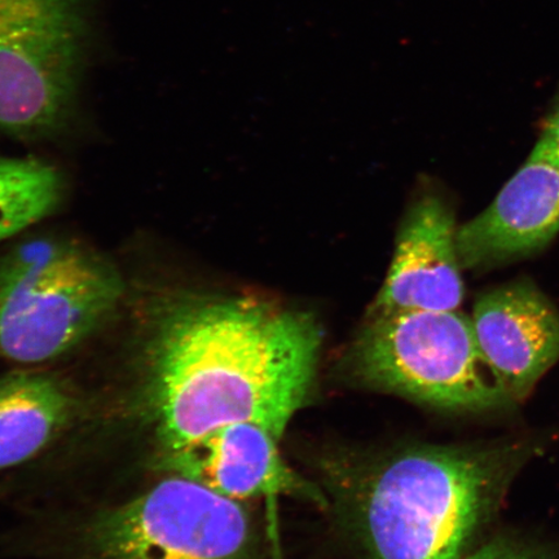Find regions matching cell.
<instances>
[{
    "mask_svg": "<svg viewBox=\"0 0 559 559\" xmlns=\"http://www.w3.org/2000/svg\"><path fill=\"white\" fill-rule=\"evenodd\" d=\"M150 321L163 451L237 423L280 440L309 402L323 342L311 314L250 298L171 295L157 299Z\"/></svg>",
    "mask_w": 559,
    "mask_h": 559,
    "instance_id": "6da1fadb",
    "label": "cell"
},
{
    "mask_svg": "<svg viewBox=\"0 0 559 559\" xmlns=\"http://www.w3.org/2000/svg\"><path fill=\"white\" fill-rule=\"evenodd\" d=\"M487 464L450 449H414L377 467L355 504L372 559H461L484 515Z\"/></svg>",
    "mask_w": 559,
    "mask_h": 559,
    "instance_id": "7a4b0ae2",
    "label": "cell"
},
{
    "mask_svg": "<svg viewBox=\"0 0 559 559\" xmlns=\"http://www.w3.org/2000/svg\"><path fill=\"white\" fill-rule=\"evenodd\" d=\"M124 296L120 271L85 243L25 240L0 258V358L38 365L99 330Z\"/></svg>",
    "mask_w": 559,
    "mask_h": 559,
    "instance_id": "3957f363",
    "label": "cell"
},
{
    "mask_svg": "<svg viewBox=\"0 0 559 559\" xmlns=\"http://www.w3.org/2000/svg\"><path fill=\"white\" fill-rule=\"evenodd\" d=\"M353 366L370 386L431 407L478 411L510 400L480 353L472 319L456 311H373Z\"/></svg>",
    "mask_w": 559,
    "mask_h": 559,
    "instance_id": "277c9868",
    "label": "cell"
},
{
    "mask_svg": "<svg viewBox=\"0 0 559 559\" xmlns=\"http://www.w3.org/2000/svg\"><path fill=\"white\" fill-rule=\"evenodd\" d=\"M87 21L86 0H0V131L39 139L68 122Z\"/></svg>",
    "mask_w": 559,
    "mask_h": 559,
    "instance_id": "5b68a950",
    "label": "cell"
},
{
    "mask_svg": "<svg viewBox=\"0 0 559 559\" xmlns=\"http://www.w3.org/2000/svg\"><path fill=\"white\" fill-rule=\"evenodd\" d=\"M90 542L96 559H254L241 502L179 475L105 512Z\"/></svg>",
    "mask_w": 559,
    "mask_h": 559,
    "instance_id": "8992f818",
    "label": "cell"
},
{
    "mask_svg": "<svg viewBox=\"0 0 559 559\" xmlns=\"http://www.w3.org/2000/svg\"><path fill=\"white\" fill-rule=\"evenodd\" d=\"M278 443L260 425L230 424L160 452L158 465L237 502L292 496L324 504L319 489L285 463Z\"/></svg>",
    "mask_w": 559,
    "mask_h": 559,
    "instance_id": "52a82bcc",
    "label": "cell"
},
{
    "mask_svg": "<svg viewBox=\"0 0 559 559\" xmlns=\"http://www.w3.org/2000/svg\"><path fill=\"white\" fill-rule=\"evenodd\" d=\"M472 321L480 353L510 400L528 395L559 360V312L528 282L481 295Z\"/></svg>",
    "mask_w": 559,
    "mask_h": 559,
    "instance_id": "ba28073f",
    "label": "cell"
},
{
    "mask_svg": "<svg viewBox=\"0 0 559 559\" xmlns=\"http://www.w3.org/2000/svg\"><path fill=\"white\" fill-rule=\"evenodd\" d=\"M559 233V170L527 160L484 213L457 229L461 269L485 270L547 247Z\"/></svg>",
    "mask_w": 559,
    "mask_h": 559,
    "instance_id": "9c48e42d",
    "label": "cell"
},
{
    "mask_svg": "<svg viewBox=\"0 0 559 559\" xmlns=\"http://www.w3.org/2000/svg\"><path fill=\"white\" fill-rule=\"evenodd\" d=\"M450 209L426 195L409 210L373 311H456L464 285Z\"/></svg>",
    "mask_w": 559,
    "mask_h": 559,
    "instance_id": "30bf717a",
    "label": "cell"
},
{
    "mask_svg": "<svg viewBox=\"0 0 559 559\" xmlns=\"http://www.w3.org/2000/svg\"><path fill=\"white\" fill-rule=\"evenodd\" d=\"M74 403L51 377L17 373L0 381V471L25 463L60 435Z\"/></svg>",
    "mask_w": 559,
    "mask_h": 559,
    "instance_id": "8fae6325",
    "label": "cell"
},
{
    "mask_svg": "<svg viewBox=\"0 0 559 559\" xmlns=\"http://www.w3.org/2000/svg\"><path fill=\"white\" fill-rule=\"evenodd\" d=\"M64 190V178L55 166L0 157V243L55 213Z\"/></svg>",
    "mask_w": 559,
    "mask_h": 559,
    "instance_id": "7c38bea8",
    "label": "cell"
},
{
    "mask_svg": "<svg viewBox=\"0 0 559 559\" xmlns=\"http://www.w3.org/2000/svg\"><path fill=\"white\" fill-rule=\"evenodd\" d=\"M530 160H539L559 170V100L543 126L539 142L531 153Z\"/></svg>",
    "mask_w": 559,
    "mask_h": 559,
    "instance_id": "4fadbf2b",
    "label": "cell"
},
{
    "mask_svg": "<svg viewBox=\"0 0 559 559\" xmlns=\"http://www.w3.org/2000/svg\"><path fill=\"white\" fill-rule=\"evenodd\" d=\"M467 559H547L535 550L522 548L507 542H493L486 545Z\"/></svg>",
    "mask_w": 559,
    "mask_h": 559,
    "instance_id": "5bb4252c",
    "label": "cell"
}]
</instances>
